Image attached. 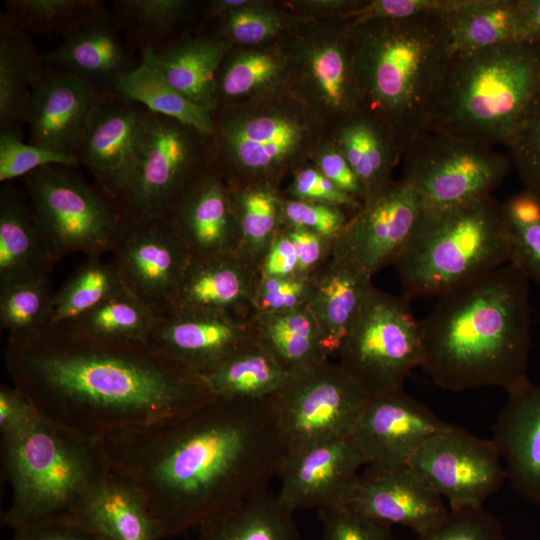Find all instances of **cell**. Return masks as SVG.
<instances>
[{"label": "cell", "mask_w": 540, "mask_h": 540, "mask_svg": "<svg viewBox=\"0 0 540 540\" xmlns=\"http://www.w3.org/2000/svg\"><path fill=\"white\" fill-rule=\"evenodd\" d=\"M283 225L312 231L334 239L349 220L345 208L282 196Z\"/></svg>", "instance_id": "11a10c76"}, {"label": "cell", "mask_w": 540, "mask_h": 540, "mask_svg": "<svg viewBox=\"0 0 540 540\" xmlns=\"http://www.w3.org/2000/svg\"><path fill=\"white\" fill-rule=\"evenodd\" d=\"M307 19L279 12L257 1L233 10L219 20L214 35L231 44L259 46L268 44L287 28Z\"/></svg>", "instance_id": "7dc6e473"}, {"label": "cell", "mask_w": 540, "mask_h": 540, "mask_svg": "<svg viewBox=\"0 0 540 540\" xmlns=\"http://www.w3.org/2000/svg\"><path fill=\"white\" fill-rule=\"evenodd\" d=\"M38 230L54 263L73 253L111 252L125 222L118 204L75 168L48 165L23 177Z\"/></svg>", "instance_id": "9c48e42d"}, {"label": "cell", "mask_w": 540, "mask_h": 540, "mask_svg": "<svg viewBox=\"0 0 540 540\" xmlns=\"http://www.w3.org/2000/svg\"><path fill=\"white\" fill-rule=\"evenodd\" d=\"M228 186L239 231L237 253L258 267L283 226V198L265 184Z\"/></svg>", "instance_id": "ab89813d"}, {"label": "cell", "mask_w": 540, "mask_h": 540, "mask_svg": "<svg viewBox=\"0 0 540 540\" xmlns=\"http://www.w3.org/2000/svg\"><path fill=\"white\" fill-rule=\"evenodd\" d=\"M326 125L289 87L218 107L208 136L212 163L228 185L278 190L325 140Z\"/></svg>", "instance_id": "52a82bcc"}, {"label": "cell", "mask_w": 540, "mask_h": 540, "mask_svg": "<svg viewBox=\"0 0 540 540\" xmlns=\"http://www.w3.org/2000/svg\"><path fill=\"white\" fill-rule=\"evenodd\" d=\"M53 297L49 277L0 291V324L8 332V346L27 345L50 329Z\"/></svg>", "instance_id": "ee69618b"}, {"label": "cell", "mask_w": 540, "mask_h": 540, "mask_svg": "<svg viewBox=\"0 0 540 540\" xmlns=\"http://www.w3.org/2000/svg\"><path fill=\"white\" fill-rule=\"evenodd\" d=\"M310 277H261L252 301V312L283 313L307 305Z\"/></svg>", "instance_id": "db71d44e"}, {"label": "cell", "mask_w": 540, "mask_h": 540, "mask_svg": "<svg viewBox=\"0 0 540 540\" xmlns=\"http://www.w3.org/2000/svg\"><path fill=\"white\" fill-rule=\"evenodd\" d=\"M100 442L111 472L144 496L162 540L268 489L285 457L270 397H214Z\"/></svg>", "instance_id": "6da1fadb"}, {"label": "cell", "mask_w": 540, "mask_h": 540, "mask_svg": "<svg viewBox=\"0 0 540 540\" xmlns=\"http://www.w3.org/2000/svg\"><path fill=\"white\" fill-rule=\"evenodd\" d=\"M510 260L540 285V196L523 189L501 203Z\"/></svg>", "instance_id": "bcb514c9"}, {"label": "cell", "mask_w": 540, "mask_h": 540, "mask_svg": "<svg viewBox=\"0 0 540 540\" xmlns=\"http://www.w3.org/2000/svg\"><path fill=\"white\" fill-rule=\"evenodd\" d=\"M448 22L453 53L518 41L517 1L467 0Z\"/></svg>", "instance_id": "60d3db41"}, {"label": "cell", "mask_w": 540, "mask_h": 540, "mask_svg": "<svg viewBox=\"0 0 540 540\" xmlns=\"http://www.w3.org/2000/svg\"><path fill=\"white\" fill-rule=\"evenodd\" d=\"M320 540H396L391 527L346 506L319 510Z\"/></svg>", "instance_id": "816d5d0a"}, {"label": "cell", "mask_w": 540, "mask_h": 540, "mask_svg": "<svg viewBox=\"0 0 540 540\" xmlns=\"http://www.w3.org/2000/svg\"><path fill=\"white\" fill-rule=\"evenodd\" d=\"M492 145L422 131L407 146L403 180L426 208L467 203L491 195L511 162Z\"/></svg>", "instance_id": "7c38bea8"}, {"label": "cell", "mask_w": 540, "mask_h": 540, "mask_svg": "<svg viewBox=\"0 0 540 540\" xmlns=\"http://www.w3.org/2000/svg\"><path fill=\"white\" fill-rule=\"evenodd\" d=\"M251 321L256 340L290 374L330 360L319 324L307 306L283 313H255Z\"/></svg>", "instance_id": "8d00e7d4"}, {"label": "cell", "mask_w": 540, "mask_h": 540, "mask_svg": "<svg viewBox=\"0 0 540 540\" xmlns=\"http://www.w3.org/2000/svg\"><path fill=\"white\" fill-rule=\"evenodd\" d=\"M467 0H374L356 2L337 19L357 23L370 19L408 18L424 14H451Z\"/></svg>", "instance_id": "f5cc1de1"}, {"label": "cell", "mask_w": 540, "mask_h": 540, "mask_svg": "<svg viewBox=\"0 0 540 540\" xmlns=\"http://www.w3.org/2000/svg\"><path fill=\"white\" fill-rule=\"evenodd\" d=\"M284 45L289 88L327 124L338 126L362 111L349 23L317 24L307 18L294 26Z\"/></svg>", "instance_id": "4fadbf2b"}, {"label": "cell", "mask_w": 540, "mask_h": 540, "mask_svg": "<svg viewBox=\"0 0 540 540\" xmlns=\"http://www.w3.org/2000/svg\"><path fill=\"white\" fill-rule=\"evenodd\" d=\"M504 145L525 189L540 196V89Z\"/></svg>", "instance_id": "681fc988"}, {"label": "cell", "mask_w": 540, "mask_h": 540, "mask_svg": "<svg viewBox=\"0 0 540 540\" xmlns=\"http://www.w3.org/2000/svg\"><path fill=\"white\" fill-rule=\"evenodd\" d=\"M310 159L340 190L362 202L367 199L366 189L332 140H324Z\"/></svg>", "instance_id": "6f0895ef"}, {"label": "cell", "mask_w": 540, "mask_h": 540, "mask_svg": "<svg viewBox=\"0 0 540 540\" xmlns=\"http://www.w3.org/2000/svg\"><path fill=\"white\" fill-rule=\"evenodd\" d=\"M540 89V39L454 52L423 131L505 144Z\"/></svg>", "instance_id": "8992f818"}, {"label": "cell", "mask_w": 540, "mask_h": 540, "mask_svg": "<svg viewBox=\"0 0 540 540\" xmlns=\"http://www.w3.org/2000/svg\"><path fill=\"white\" fill-rule=\"evenodd\" d=\"M255 339L251 316L169 313L157 318L147 343L201 376Z\"/></svg>", "instance_id": "7402d4cb"}, {"label": "cell", "mask_w": 540, "mask_h": 540, "mask_svg": "<svg viewBox=\"0 0 540 540\" xmlns=\"http://www.w3.org/2000/svg\"><path fill=\"white\" fill-rule=\"evenodd\" d=\"M298 258L293 242L282 228L270 243L259 266L261 277L297 275Z\"/></svg>", "instance_id": "94428289"}, {"label": "cell", "mask_w": 540, "mask_h": 540, "mask_svg": "<svg viewBox=\"0 0 540 540\" xmlns=\"http://www.w3.org/2000/svg\"><path fill=\"white\" fill-rule=\"evenodd\" d=\"M28 33L0 13V129L22 132L32 90L44 71Z\"/></svg>", "instance_id": "1f68e13d"}, {"label": "cell", "mask_w": 540, "mask_h": 540, "mask_svg": "<svg viewBox=\"0 0 540 540\" xmlns=\"http://www.w3.org/2000/svg\"><path fill=\"white\" fill-rule=\"evenodd\" d=\"M289 57L284 43L233 48L217 74V107L253 100L289 87Z\"/></svg>", "instance_id": "836d02e7"}, {"label": "cell", "mask_w": 540, "mask_h": 540, "mask_svg": "<svg viewBox=\"0 0 540 540\" xmlns=\"http://www.w3.org/2000/svg\"><path fill=\"white\" fill-rule=\"evenodd\" d=\"M410 298L373 288L336 356L368 398L404 389L422 362L420 322Z\"/></svg>", "instance_id": "30bf717a"}, {"label": "cell", "mask_w": 540, "mask_h": 540, "mask_svg": "<svg viewBox=\"0 0 540 540\" xmlns=\"http://www.w3.org/2000/svg\"><path fill=\"white\" fill-rule=\"evenodd\" d=\"M212 164L207 136L143 108L133 174L117 204L130 218L166 215Z\"/></svg>", "instance_id": "8fae6325"}, {"label": "cell", "mask_w": 540, "mask_h": 540, "mask_svg": "<svg viewBox=\"0 0 540 540\" xmlns=\"http://www.w3.org/2000/svg\"><path fill=\"white\" fill-rule=\"evenodd\" d=\"M296 250L298 258L297 275L310 277L332 255V238L312 231L283 225Z\"/></svg>", "instance_id": "680465c9"}, {"label": "cell", "mask_w": 540, "mask_h": 540, "mask_svg": "<svg viewBox=\"0 0 540 540\" xmlns=\"http://www.w3.org/2000/svg\"><path fill=\"white\" fill-rule=\"evenodd\" d=\"M111 92L188 125L204 136L212 133L214 112L194 104L174 89L160 72L151 49L140 52L138 66L119 76Z\"/></svg>", "instance_id": "74e56055"}, {"label": "cell", "mask_w": 540, "mask_h": 540, "mask_svg": "<svg viewBox=\"0 0 540 540\" xmlns=\"http://www.w3.org/2000/svg\"><path fill=\"white\" fill-rule=\"evenodd\" d=\"M408 465L448 500L451 510L483 507L507 480L493 440L453 424L431 436Z\"/></svg>", "instance_id": "2e32d148"}, {"label": "cell", "mask_w": 540, "mask_h": 540, "mask_svg": "<svg viewBox=\"0 0 540 540\" xmlns=\"http://www.w3.org/2000/svg\"><path fill=\"white\" fill-rule=\"evenodd\" d=\"M518 41L540 39V0H518Z\"/></svg>", "instance_id": "be15d7a7"}, {"label": "cell", "mask_w": 540, "mask_h": 540, "mask_svg": "<svg viewBox=\"0 0 540 540\" xmlns=\"http://www.w3.org/2000/svg\"><path fill=\"white\" fill-rule=\"evenodd\" d=\"M286 198L336 205L355 212L363 205L362 201L340 190L313 165H304L293 173Z\"/></svg>", "instance_id": "9f6ffc18"}, {"label": "cell", "mask_w": 540, "mask_h": 540, "mask_svg": "<svg viewBox=\"0 0 540 540\" xmlns=\"http://www.w3.org/2000/svg\"><path fill=\"white\" fill-rule=\"evenodd\" d=\"M166 215L193 257L237 253L239 231L229 186L214 164Z\"/></svg>", "instance_id": "484cf974"}, {"label": "cell", "mask_w": 540, "mask_h": 540, "mask_svg": "<svg viewBox=\"0 0 540 540\" xmlns=\"http://www.w3.org/2000/svg\"><path fill=\"white\" fill-rule=\"evenodd\" d=\"M116 25L110 9L63 35L62 44L41 54L45 66L75 76L101 92L140 62Z\"/></svg>", "instance_id": "cb8c5ba5"}, {"label": "cell", "mask_w": 540, "mask_h": 540, "mask_svg": "<svg viewBox=\"0 0 540 540\" xmlns=\"http://www.w3.org/2000/svg\"><path fill=\"white\" fill-rule=\"evenodd\" d=\"M41 415L30 399L15 386L0 387L1 438L14 435L35 423Z\"/></svg>", "instance_id": "91938a15"}, {"label": "cell", "mask_w": 540, "mask_h": 540, "mask_svg": "<svg viewBox=\"0 0 540 540\" xmlns=\"http://www.w3.org/2000/svg\"><path fill=\"white\" fill-rule=\"evenodd\" d=\"M113 262L87 257L62 288L54 293L50 328L68 325L108 297L124 290Z\"/></svg>", "instance_id": "7bdbcfd3"}, {"label": "cell", "mask_w": 540, "mask_h": 540, "mask_svg": "<svg viewBox=\"0 0 540 540\" xmlns=\"http://www.w3.org/2000/svg\"><path fill=\"white\" fill-rule=\"evenodd\" d=\"M289 376L255 339L201 378L215 397L257 400L274 395Z\"/></svg>", "instance_id": "f35d334b"}, {"label": "cell", "mask_w": 540, "mask_h": 540, "mask_svg": "<svg viewBox=\"0 0 540 540\" xmlns=\"http://www.w3.org/2000/svg\"><path fill=\"white\" fill-rule=\"evenodd\" d=\"M101 91L68 73L45 66L29 100L25 124L29 143L75 155Z\"/></svg>", "instance_id": "603a6c76"}, {"label": "cell", "mask_w": 540, "mask_h": 540, "mask_svg": "<svg viewBox=\"0 0 540 540\" xmlns=\"http://www.w3.org/2000/svg\"><path fill=\"white\" fill-rule=\"evenodd\" d=\"M332 141L360 179L367 199L393 182L401 150L378 119L360 111L336 126Z\"/></svg>", "instance_id": "e575fe53"}, {"label": "cell", "mask_w": 540, "mask_h": 540, "mask_svg": "<svg viewBox=\"0 0 540 540\" xmlns=\"http://www.w3.org/2000/svg\"><path fill=\"white\" fill-rule=\"evenodd\" d=\"M415 540H505V535L500 521L479 507L449 509L438 525Z\"/></svg>", "instance_id": "f907efd6"}, {"label": "cell", "mask_w": 540, "mask_h": 540, "mask_svg": "<svg viewBox=\"0 0 540 540\" xmlns=\"http://www.w3.org/2000/svg\"><path fill=\"white\" fill-rule=\"evenodd\" d=\"M529 282L507 263L438 296L420 321V367L437 386L509 392L530 380Z\"/></svg>", "instance_id": "3957f363"}, {"label": "cell", "mask_w": 540, "mask_h": 540, "mask_svg": "<svg viewBox=\"0 0 540 540\" xmlns=\"http://www.w3.org/2000/svg\"><path fill=\"white\" fill-rule=\"evenodd\" d=\"M259 269L238 253L192 257L170 313L252 316Z\"/></svg>", "instance_id": "d4e9b609"}, {"label": "cell", "mask_w": 540, "mask_h": 540, "mask_svg": "<svg viewBox=\"0 0 540 540\" xmlns=\"http://www.w3.org/2000/svg\"><path fill=\"white\" fill-rule=\"evenodd\" d=\"M373 288L371 275L332 256L310 276L306 306L319 324L329 357L337 354Z\"/></svg>", "instance_id": "83f0119b"}, {"label": "cell", "mask_w": 540, "mask_h": 540, "mask_svg": "<svg viewBox=\"0 0 540 540\" xmlns=\"http://www.w3.org/2000/svg\"><path fill=\"white\" fill-rule=\"evenodd\" d=\"M294 512L265 489L204 520L199 540H301Z\"/></svg>", "instance_id": "d6a6232c"}, {"label": "cell", "mask_w": 540, "mask_h": 540, "mask_svg": "<svg viewBox=\"0 0 540 540\" xmlns=\"http://www.w3.org/2000/svg\"><path fill=\"white\" fill-rule=\"evenodd\" d=\"M234 47L214 34H187L167 47L153 51L167 82L194 104L214 112L217 107V74Z\"/></svg>", "instance_id": "f546056e"}, {"label": "cell", "mask_w": 540, "mask_h": 540, "mask_svg": "<svg viewBox=\"0 0 540 540\" xmlns=\"http://www.w3.org/2000/svg\"><path fill=\"white\" fill-rule=\"evenodd\" d=\"M501 203L491 195L467 203L426 208L395 262L414 297L440 296L509 263Z\"/></svg>", "instance_id": "ba28073f"}, {"label": "cell", "mask_w": 540, "mask_h": 540, "mask_svg": "<svg viewBox=\"0 0 540 540\" xmlns=\"http://www.w3.org/2000/svg\"><path fill=\"white\" fill-rule=\"evenodd\" d=\"M449 424L403 389L367 398L351 435L367 465L398 467Z\"/></svg>", "instance_id": "ffe728a7"}, {"label": "cell", "mask_w": 540, "mask_h": 540, "mask_svg": "<svg viewBox=\"0 0 540 540\" xmlns=\"http://www.w3.org/2000/svg\"><path fill=\"white\" fill-rule=\"evenodd\" d=\"M4 13L21 29L62 36L104 13L102 0H6Z\"/></svg>", "instance_id": "f6af8a7d"}, {"label": "cell", "mask_w": 540, "mask_h": 540, "mask_svg": "<svg viewBox=\"0 0 540 540\" xmlns=\"http://www.w3.org/2000/svg\"><path fill=\"white\" fill-rule=\"evenodd\" d=\"M54 264L27 194L5 183L0 190V291L48 277Z\"/></svg>", "instance_id": "f1b7e54d"}, {"label": "cell", "mask_w": 540, "mask_h": 540, "mask_svg": "<svg viewBox=\"0 0 540 540\" xmlns=\"http://www.w3.org/2000/svg\"><path fill=\"white\" fill-rule=\"evenodd\" d=\"M48 165L76 168L80 165L75 155L52 151L25 143L22 132L0 129V182H11Z\"/></svg>", "instance_id": "c3c4849f"}, {"label": "cell", "mask_w": 540, "mask_h": 540, "mask_svg": "<svg viewBox=\"0 0 540 540\" xmlns=\"http://www.w3.org/2000/svg\"><path fill=\"white\" fill-rule=\"evenodd\" d=\"M77 526L104 540H162L142 493L112 472L91 496Z\"/></svg>", "instance_id": "4dcf8cb0"}, {"label": "cell", "mask_w": 540, "mask_h": 540, "mask_svg": "<svg viewBox=\"0 0 540 540\" xmlns=\"http://www.w3.org/2000/svg\"><path fill=\"white\" fill-rule=\"evenodd\" d=\"M448 15L347 22L362 111L389 130L400 150L424 130L453 54Z\"/></svg>", "instance_id": "277c9868"}, {"label": "cell", "mask_w": 540, "mask_h": 540, "mask_svg": "<svg viewBox=\"0 0 540 540\" xmlns=\"http://www.w3.org/2000/svg\"><path fill=\"white\" fill-rule=\"evenodd\" d=\"M366 465L351 434L315 442L285 455L277 495L293 511L345 505Z\"/></svg>", "instance_id": "ac0fdd59"}, {"label": "cell", "mask_w": 540, "mask_h": 540, "mask_svg": "<svg viewBox=\"0 0 540 540\" xmlns=\"http://www.w3.org/2000/svg\"><path fill=\"white\" fill-rule=\"evenodd\" d=\"M424 210L418 193L405 180L393 181L363 202L334 238L332 257L369 275L395 264Z\"/></svg>", "instance_id": "e0dca14e"}, {"label": "cell", "mask_w": 540, "mask_h": 540, "mask_svg": "<svg viewBox=\"0 0 540 540\" xmlns=\"http://www.w3.org/2000/svg\"><path fill=\"white\" fill-rule=\"evenodd\" d=\"M5 368L39 414L101 440L186 413L215 396L200 375L148 343L111 342L50 328L8 346Z\"/></svg>", "instance_id": "7a4b0ae2"}, {"label": "cell", "mask_w": 540, "mask_h": 540, "mask_svg": "<svg viewBox=\"0 0 540 540\" xmlns=\"http://www.w3.org/2000/svg\"><path fill=\"white\" fill-rule=\"evenodd\" d=\"M142 113V106L101 92L74 153L95 185L116 203L133 174Z\"/></svg>", "instance_id": "d6986e66"}, {"label": "cell", "mask_w": 540, "mask_h": 540, "mask_svg": "<svg viewBox=\"0 0 540 540\" xmlns=\"http://www.w3.org/2000/svg\"><path fill=\"white\" fill-rule=\"evenodd\" d=\"M1 460L11 489L2 521L13 532L78 525L91 496L111 472L100 440L42 416L1 438Z\"/></svg>", "instance_id": "5b68a950"}, {"label": "cell", "mask_w": 540, "mask_h": 540, "mask_svg": "<svg viewBox=\"0 0 540 540\" xmlns=\"http://www.w3.org/2000/svg\"><path fill=\"white\" fill-rule=\"evenodd\" d=\"M157 316L126 289L108 297L74 322L71 332L111 342L147 343Z\"/></svg>", "instance_id": "b9f144b4"}, {"label": "cell", "mask_w": 540, "mask_h": 540, "mask_svg": "<svg viewBox=\"0 0 540 540\" xmlns=\"http://www.w3.org/2000/svg\"><path fill=\"white\" fill-rule=\"evenodd\" d=\"M287 453L328 438L351 434L367 400L337 362L291 373L271 397Z\"/></svg>", "instance_id": "5bb4252c"}, {"label": "cell", "mask_w": 540, "mask_h": 540, "mask_svg": "<svg viewBox=\"0 0 540 540\" xmlns=\"http://www.w3.org/2000/svg\"><path fill=\"white\" fill-rule=\"evenodd\" d=\"M492 440L505 462L507 480L525 500L540 503V384L528 380L507 392Z\"/></svg>", "instance_id": "4316f807"}, {"label": "cell", "mask_w": 540, "mask_h": 540, "mask_svg": "<svg viewBox=\"0 0 540 540\" xmlns=\"http://www.w3.org/2000/svg\"><path fill=\"white\" fill-rule=\"evenodd\" d=\"M110 12L127 43L139 53L157 51L189 34L197 2L187 0H114Z\"/></svg>", "instance_id": "d590c367"}, {"label": "cell", "mask_w": 540, "mask_h": 540, "mask_svg": "<svg viewBox=\"0 0 540 540\" xmlns=\"http://www.w3.org/2000/svg\"><path fill=\"white\" fill-rule=\"evenodd\" d=\"M111 253L125 289L157 317L169 314L193 256L168 216H125Z\"/></svg>", "instance_id": "9a60e30c"}, {"label": "cell", "mask_w": 540, "mask_h": 540, "mask_svg": "<svg viewBox=\"0 0 540 540\" xmlns=\"http://www.w3.org/2000/svg\"><path fill=\"white\" fill-rule=\"evenodd\" d=\"M345 505L387 526L401 525L417 535L449 513L443 498L409 465H366Z\"/></svg>", "instance_id": "44dd1931"}, {"label": "cell", "mask_w": 540, "mask_h": 540, "mask_svg": "<svg viewBox=\"0 0 540 540\" xmlns=\"http://www.w3.org/2000/svg\"><path fill=\"white\" fill-rule=\"evenodd\" d=\"M10 540H104L77 525H50L13 532Z\"/></svg>", "instance_id": "6125c7cd"}]
</instances>
